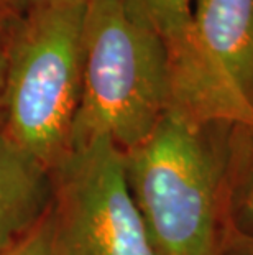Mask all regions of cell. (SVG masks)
I'll return each instance as SVG.
<instances>
[{
  "label": "cell",
  "instance_id": "cell-3",
  "mask_svg": "<svg viewBox=\"0 0 253 255\" xmlns=\"http://www.w3.org/2000/svg\"><path fill=\"white\" fill-rule=\"evenodd\" d=\"M85 5L20 15L5 43L2 128L51 170L71 148L81 104Z\"/></svg>",
  "mask_w": 253,
  "mask_h": 255
},
{
  "label": "cell",
  "instance_id": "cell-10",
  "mask_svg": "<svg viewBox=\"0 0 253 255\" xmlns=\"http://www.w3.org/2000/svg\"><path fill=\"white\" fill-rule=\"evenodd\" d=\"M85 2L87 0H7V5L13 12V15L20 17V15L36 12V10L66 7V5H79Z\"/></svg>",
  "mask_w": 253,
  "mask_h": 255
},
{
  "label": "cell",
  "instance_id": "cell-1",
  "mask_svg": "<svg viewBox=\"0 0 253 255\" xmlns=\"http://www.w3.org/2000/svg\"><path fill=\"white\" fill-rule=\"evenodd\" d=\"M235 127L169 109L123 151L128 189L158 255H220Z\"/></svg>",
  "mask_w": 253,
  "mask_h": 255
},
{
  "label": "cell",
  "instance_id": "cell-2",
  "mask_svg": "<svg viewBox=\"0 0 253 255\" xmlns=\"http://www.w3.org/2000/svg\"><path fill=\"white\" fill-rule=\"evenodd\" d=\"M83 94L71 146L105 135L122 151L153 132L173 102L168 53L123 0H87Z\"/></svg>",
  "mask_w": 253,
  "mask_h": 255
},
{
  "label": "cell",
  "instance_id": "cell-11",
  "mask_svg": "<svg viewBox=\"0 0 253 255\" xmlns=\"http://www.w3.org/2000/svg\"><path fill=\"white\" fill-rule=\"evenodd\" d=\"M220 255H253V237L240 236L224 227Z\"/></svg>",
  "mask_w": 253,
  "mask_h": 255
},
{
  "label": "cell",
  "instance_id": "cell-12",
  "mask_svg": "<svg viewBox=\"0 0 253 255\" xmlns=\"http://www.w3.org/2000/svg\"><path fill=\"white\" fill-rule=\"evenodd\" d=\"M15 18H17V15H13V12L7 7V5L0 3V45L7 40L10 26H12Z\"/></svg>",
  "mask_w": 253,
  "mask_h": 255
},
{
  "label": "cell",
  "instance_id": "cell-13",
  "mask_svg": "<svg viewBox=\"0 0 253 255\" xmlns=\"http://www.w3.org/2000/svg\"><path fill=\"white\" fill-rule=\"evenodd\" d=\"M5 43H7V40L0 45V128L3 127V84H5V64H7Z\"/></svg>",
  "mask_w": 253,
  "mask_h": 255
},
{
  "label": "cell",
  "instance_id": "cell-6",
  "mask_svg": "<svg viewBox=\"0 0 253 255\" xmlns=\"http://www.w3.org/2000/svg\"><path fill=\"white\" fill-rule=\"evenodd\" d=\"M53 196L51 168L0 128V254L38 227Z\"/></svg>",
  "mask_w": 253,
  "mask_h": 255
},
{
  "label": "cell",
  "instance_id": "cell-4",
  "mask_svg": "<svg viewBox=\"0 0 253 255\" xmlns=\"http://www.w3.org/2000/svg\"><path fill=\"white\" fill-rule=\"evenodd\" d=\"M51 171L56 255H158L109 137L71 146Z\"/></svg>",
  "mask_w": 253,
  "mask_h": 255
},
{
  "label": "cell",
  "instance_id": "cell-8",
  "mask_svg": "<svg viewBox=\"0 0 253 255\" xmlns=\"http://www.w3.org/2000/svg\"><path fill=\"white\" fill-rule=\"evenodd\" d=\"M225 227L240 236L253 237V160L229 188Z\"/></svg>",
  "mask_w": 253,
  "mask_h": 255
},
{
  "label": "cell",
  "instance_id": "cell-5",
  "mask_svg": "<svg viewBox=\"0 0 253 255\" xmlns=\"http://www.w3.org/2000/svg\"><path fill=\"white\" fill-rule=\"evenodd\" d=\"M196 0H123L128 15L160 38L168 53L173 102L169 109L199 124L253 128V107L212 56L194 28Z\"/></svg>",
  "mask_w": 253,
  "mask_h": 255
},
{
  "label": "cell",
  "instance_id": "cell-9",
  "mask_svg": "<svg viewBox=\"0 0 253 255\" xmlns=\"http://www.w3.org/2000/svg\"><path fill=\"white\" fill-rule=\"evenodd\" d=\"M0 255H56L53 244V219L51 211L35 231H31L18 244Z\"/></svg>",
  "mask_w": 253,
  "mask_h": 255
},
{
  "label": "cell",
  "instance_id": "cell-7",
  "mask_svg": "<svg viewBox=\"0 0 253 255\" xmlns=\"http://www.w3.org/2000/svg\"><path fill=\"white\" fill-rule=\"evenodd\" d=\"M201 45L253 107V0H196Z\"/></svg>",
  "mask_w": 253,
  "mask_h": 255
},
{
  "label": "cell",
  "instance_id": "cell-14",
  "mask_svg": "<svg viewBox=\"0 0 253 255\" xmlns=\"http://www.w3.org/2000/svg\"><path fill=\"white\" fill-rule=\"evenodd\" d=\"M0 3H3V5H7V0H0ZM8 7V5H7Z\"/></svg>",
  "mask_w": 253,
  "mask_h": 255
}]
</instances>
